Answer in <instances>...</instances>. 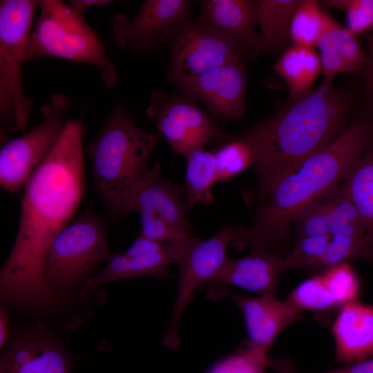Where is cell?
<instances>
[{
  "label": "cell",
  "instance_id": "obj_1",
  "mask_svg": "<svg viewBox=\"0 0 373 373\" xmlns=\"http://www.w3.org/2000/svg\"><path fill=\"white\" fill-rule=\"evenodd\" d=\"M82 117L68 120L50 153L24 187L19 228L0 272L1 299L46 308L64 294L46 283L44 264L56 236L69 224L86 191Z\"/></svg>",
  "mask_w": 373,
  "mask_h": 373
},
{
  "label": "cell",
  "instance_id": "obj_2",
  "mask_svg": "<svg viewBox=\"0 0 373 373\" xmlns=\"http://www.w3.org/2000/svg\"><path fill=\"white\" fill-rule=\"evenodd\" d=\"M373 142V118L354 119L331 144L271 184L260 187L254 224L237 228V250L265 249L283 254L289 227L309 207L336 189Z\"/></svg>",
  "mask_w": 373,
  "mask_h": 373
},
{
  "label": "cell",
  "instance_id": "obj_3",
  "mask_svg": "<svg viewBox=\"0 0 373 373\" xmlns=\"http://www.w3.org/2000/svg\"><path fill=\"white\" fill-rule=\"evenodd\" d=\"M324 79L289 101L242 137L249 144L258 187L267 186L324 149L343 131L352 104L350 93Z\"/></svg>",
  "mask_w": 373,
  "mask_h": 373
},
{
  "label": "cell",
  "instance_id": "obj_4",
  "mask_svg": "<svg viewBox=\"0 0 373 373\" xmlns=\"http://www.w3.org/2000/svg\"><path fill=\"white\" fill-rule=\"evenodd\" d=\"M159 141L157 133L139 128L120 104L114 105L88 153L96 186L116 213H126L131 195L147 175L150 155Z\"/></svg>",
  "mask_w": 373,
  "mask_h": 373
},
{
  "label": "cell",
  "instance_id": "obj_5",
  "mask_svg": "<svg viewBox=\"0 0 373 373\" xmlns=\"http://www.w3.org/2000/svg\"><path fill=\"white\" fill-rule=\"evenodd\" d=\"M39 15L27 46L25 63L57 57L99 69L108 88L119 80L105 46L84 15L60 0L39 1Z\"/></svg>",
  "mask_w": 373,
  "mask_h": 373
},
{
  "label": "cell",
  "instance_id": "obj_6",
  "mask_svg": "<svg viewBox=\"0 0 373 373\" xmlns=\"http://www.w3.org/2000/svg\"><path fill=\"white\" fill-rule=\"evenodd\" d=\"M39 1H0V115L15 130L24 131L32 101L24 93L22 65Z\"/></svg>",
  "mask_w": 373,
  "mask_h": 373
},
{
  "label": "cell",
  "instance_id": "obj_7",
  "mask_svg": "<svg viewBox=\"0 0 373 373\" xmlns=\"http://www.w3.org/2000/svg\"><path fill=\"white\" fill-rule=\"evenodd\" d=\"M112 256L101 220L93 213H85L52 241L45 258L44 277L50 287L63 294Z\"/></svg>",
  "mask_w": 373,
  "mask_h": 373
},
{
  "label": "cell",
  "instance_id": "obj_8",
  "mask_svg": "<svg viewBox=\"0 0 373 373\" xmlns=\"http://www.w3.org/2000/svg\"><path fill=\"white\" fill-rule=\"evenodd\" d=\"M68 96L55 93L41 108V122L21 136L7 141L0 150V184L15 193L24 188L48 157L68 120Z\"/></svg>",
  "mask_w": 373,
  "mask_h": 373
},
{
  "label": "cell",
  "instance_id": "obj_9",
  "mask_svg": "<svg viewBox=\"0 0 373 373\" xmlns=\"http://www.w3.org/2000/svg\"><path fill=\"white\" fill-rule=\"evenodd\" d=\"M168 81L203 74L229 62L244 61V47L215 28L189 19L180 23L168 40Z\"/></svg>",
  "mask_w": 373,
  "mask_h": 373
},
{
  "label": "cell",
  "instance_id": "obj_10",
  "mask_svg": "<svg viewBox=\"0 0 373 373\" xmlns=\"http://www.w3.org/2000/svg\"><path fill=\"white\" fill-rule=\"evenodd\" d=\"M237 228L222 227L208 240L200 238L191 246L180 266L176 299L162 344L175 350L180 344L178 326L182 314L195 291L207 284L229 259L227 248L236 236Z\"/></svg>",
  "mask_w": 373,
  "mask_h": 373
},
{
  "label": "cell",
  "instance_id": "obj_11",
  "mask_svg": "<svg viewBox=\"0 0 373 373\" xmlns=\"http://www.w3.org/2000/svg\"><path fill=\"white\" fill-rule=\"evenodd\" d=\"M146 115L173 151L184 157L211 140L227 137L200 107L160 90L152 93Z\"/></svg>",
  "mask_w": 373,
  "mask_h": 373
},
{
  "label": "cell",
  "instance_id": "obj_12",
  "mask_svg": "<svg viewBox=\"0 0 373 373\" xmlns=\"http://www.w3.org/2000/svg\"><path fill=\"white\" fill-rule=\"evenodd\" d=\"M192 2L187 0H147L128 19L117 14L111 19L113 39L118 46L148 54L168 42L173 30L188 19Z\"/></svg>",
  "mask_w": 373,
  "mask_h": 373
},
{
  "label": "cell",
  "instance_id": "obj_13",
  "mask_svg": "<svg viewBox=\"0 0 373 373\" xmlns=\"http://www.w3.org/2000/svg\"><path fill=\"white\" fill-rule=\"evenodd\" d=\"M174 84L186 95L202 102L222 120L240 119L245 113L247 76L244 61L229 62Z\"/></svg>",
  "mask_w": 373,
  "mask_h": 373
},
{
  "label": "cell",
  "instance_id": "obj_14",
  "mask_svg": "<svg viewBox=\"0 0 373 373\" xmlns=\"http://www.w3.org/2000/svg\"><path fill=\"white\" fill-rule=\"evenodd\" d=\"M180 254L173 248L140 235L124 253L111 256L108 265L88 278L80 291L84 296L99 285L111 281L138 277L170 276L169 267L178 265Z\"/></svg>",
  "mask_w": 373,
  "mask_h": 373
},
{
  "label": "cell",
  "instance_id": "obj_15",
  "mask_svg": "<svg viewBox=\"0 0 373 373\" xmlns=\"http://www.w3.org/2000/svg\"><path fill=\"white\" fill-rule=\"evenodd\" d=\"M224 296L233 300L242 315L249 337L247 343L265 356H269L279 334L303 312L288 298L282 300L277 296H245L227 288L219 298Z\"/></svg>",
  "mask_w": 373,
  "mask_h": 373
},
{
  "label": "cell",
  "instance_id": "obj_16",
  "mask_svg": "<svg viewBox=\"0 0 373 373\" xmlns=\"http://www.w3.org/2000/svg\"><path fill=\"white\" fill-rule=\"evenodd\" d=\"M283 254L265 249L251 250L240 259H229L207 284V296L219 299L222 291L235 286L258 296H276L279 278L286 270Z\"/></svg>",
  "mask_w": 373,
  "mask_h": 373
},
{
  "label": "cell",
  "instance_id": "obj_17",
  "mask_svg": "<svg viewBox=\"0 0 373 373\" xmlns=\"http://www.w3.org/2000/svg\"><path fill=\"white\" fill-rule=\"evenodd\" d=\"M185 186L164 180L159 164L149 169L145 178L133 189L126 213L137 212L142 220H163L190 232L192 224L186 214L182 195Z\"/></svg>",
  "mask_w": 373,
  "mask_h": 373
},
{
  "label": "cell",
  "instance_id": "obj_18",
  "mask_svg": "<svg viewBox=\"0 0 373 373\" xmlns=\"http://www.w3.org/2000/svg\"><path fill=\"white\" fill-rule=\"evenodd\" d=\"M72 359L61 345L41 332L13 336L3 352L0 373H71Z\"/></svg>",
  "mask_w": 373,
  "mask_h": 373
},
{
  "label": "cell",
  "instance_id": "obj_19",
  "mask_svg": "<svg viewBox=\"0 0 373 373\" xmlns=\"http://www.w3.org/2000/svg\"><path fill=\"white\" fill-rule=\"evenodd\" d=\"M196 21L234 39L244 47L248 55L263 52L260 35L256 30L254 1H202Z\"/></svg>",
  "mask_w": 373,
  "mask_h": 373
},
{
  "label": "cell",
  "instance_id": "obj_20",
  "mask_svg": "<svg viewBox=\"0 0 373 373\" xmlns=\"http://www.w3.org/2000/svg\"><path fill=\"white\" fill-rule=\"evenodd\" d=\"M332 333L336 362L345 365L373 357V305L356 300L343 305Z\"/></svg>",
  "mask_w": 373,
  "mask_h": 373
},
{
  "label": "cell",
  "instance_id": "obj_21",
  "mask_svg": "<svg viewBox=\"0 0 373 373\" xmlns=\"http://www.w3.org/2000/svg\"><path fill=\"white\" fill-rule=\"evenodd\" d=\"M274 71L285 82L289 99L303 97L322 73L319 54L314 48L291 44L280 55Z\"/></svg>",
  "mask_w": 373,
  "mask_h": 373
},
{
  "label": "cell",
  "instance_id": "obj_22",
  "mask_svg": "<svg viewBox=\"0 0 373 373\" xmlns=\"http://www.w3.org/2000/svg\"><path fill=\"white\" fill-rule=\"evenodd\" d=\"M300 2V0L254 1L263 52L282 54L290 46V26Z\"/></svg>",
  "mask_w": 373,
  "mask_h": 373
},
{
  "label": "cell",
  "instance_id": "obj_23",
  "mask_svg": "<svg viewBox=\"0 0 373 373\" xmlns=\"http://www.w3.org/2000/svg\"><path fill=\"white\" fill-rule=\"evenodd\" d=\"M341 189L355 207L373 240V142L351 167Z\"/></svg>",
  "mask_w": 373,
  "mask_h": 373
},
{
  "label": "cell",
  "instance_id": "obj_24",
  "mask_svg": "<svg viewBox=\"0 0 373 373\" xmlns=\"http://www.w3.org/2000/svg\"><path fill=\"white\" fill-rule=\"evenodd\" d=\"M185 157L186 207L189 209L199 204L207 205L213 198L211 187L216 182L215 151L199 149Z\"/></svg>",
  "mask_w": 373,
  "mask_h": 373
},
{
  "label": "cell",
  "instance_id": "obj_25",
  "mask_svg": "<svg viewBox=\"0 0 373 373\" xmlns=\"http://www.w3.org/2000/svg\"><path fill=\"white\" fill-rule=\"evenodd\" d=\"M337 21L316 0H300L289 31L291 44L316 48L320 39Z\"/></svg>",
  "mask_w": 373,
  "mask_h": 373
},
{
  "label": "cell",
  "instance_id": "obj_26",
  "mask_svg": "<svg viewBox=\"0 0 373 373\" xmlns=\"http://www.w3.org/2000/svg\"><path fill=\"white\" fill-rule=\"evenodd\" d=\"M288 299L301 310L311 311L318 314L339 309L321 273L299 283L291 291Z\"/></svg>",
  "mask_w": 373,
  "mask_h": 373
},
{
  "label": "cell",
  "instance_id": "obj_27",
  "mask_svg": "<svg viewBox=\"0 0 373 373\" xmlns=\"http://www.w3.org/2000/svg\"><path fill=\"white\" fill-rule=\"evenodd\" d=\"M214 151L216 182L229 181L254 163L253 151L242 137L230 140Z\"/></svg>",
  "mask_w": 373,
  "mask_h": 373
},
{
  "label": "cell",
  "instance_id": "obj_28",
  "mask_svg": "<svg viewBox=\"0 0 373 373\" xmlns=\"http://www.w3.org/2000/svg\"><path fill=\"white\" fill-rule=\"evenodd\" d=\"M330 236H370L355 207L341 188L332 195Z\"/></svg>",
  "mask_w": 373,
  "mask_h": 373
},
{
  "label": "cell",
  "instance_id": "obj_29",
  "mask_svg": "<svg viewBox=\"0 0 373 373\" xmlns=\"http://www.w3.org/2000/svg\"><path fill=\"white\" fill-rule=\"evenodd\" d=\"M321 274L339 309L347 303L358 300L361 289V282L350 262L332 267Z\"/></svg>",
  "mask_w": 373,
  "mask_h": 373
},
{
  "label": "cell",
  "instance_id": "obj_30",
  "mask_svg": "<svg viewBox=\"0 0 373 373\" xmlns=\"http://www.w3.org/2000/svg\"><path fill=\"white\" fill-rule=\"evenodd\" d=\"M329 240V236L297 238L291 251L285 256L286 270L290 268L318 270Z\"/></svg>",
  "mask_w": 373,
  "mask_h": 373
},
{
  "label": "cell",
  "instance_id": "obj_31",
  "mask_svg": "<svg viewBox=\"0 0 373 373\" xmlns=\"http://www.w3.org/2000/svg\"><path fill=\"white\" fill-rule=\"evenodd\" d=\"M268 356L244 343L237 353L219 360L206 373H265Z\"/></svg>",
  "mask_w": 373,
  "mask_h": 373
},
{
  "label": "cell",
  "instance_id": "obj_32",
  "mask_svg": "<svg viewBox=\"0 0 373 373\" xmlns=\"http://www.w3.org/2000/svg\"><path fill=\"white\" fill-rule=\"evenodd\" d=\"M334 191L315 202L296 220L297 238L330 236L332 195Z\"/></svg>",
  "mask_w": 373,
  "mask_h": 373
},
{
  "label": "cell",
  "instance_id": "obj_33",
  "mask_svg": "<svg viewBox=\"0 0 373 373\" xmlns=\"http://www.w3.org/2000/svg\"><path fill=\"white\" fill-rule=\"evenodd\" d=\"M330 44L350 68V72L362 70L365 65L367 55L363 51L358 37L346 27L336 22L325 35Z\"/></svg>",
  "mask_w": 373,
  "mask_h": 373
},
{
  "label": "cell",
  "instance_id": "obj_34",
  "mask_svg": "<svg viewBox=\"0 0 373 373\" xmlns=\"http://www.w3.org/2000/svg\"><path fill=\"white\" fill-rule=\"evenodd\" d=\"M329 8L343 11L346 28L356 37L373 30V0H327Z\"/></svg>",
  "mask_w": 373,
  "mask_h": 373
},
{
  "label": "cell",
  "instance_id": "obj_35",
  "mask_svg": "<svg viewBox=\"0 0 373 373\" xmlns=\"http://www.w3.org/2000/svg\"><path fill=\"white\" fill-rule=\"evenodd\" d=\"M322 73L324 79L333 81L334 78L342 73L350 72L344 60L330 44L324 35L318 42Z\"/></svg>",
  "mask_w": 373,
  "mask_h": 373
},
{
  "label": "cell",
  "instance_id": "obj_36",
  "mask_svg": "<svg viewBox=\"0 0 373 373\" xmlns=\"http://www.w3.org/2000/svg\"><path fill=\"white\" fill-rule=\"evenodd\" d=\"M368 53L363 67V81L367 93L373 100V30L368 34Z\"/></svg>",
  "mask_w": 373,
  "mask_h": 373
},
{
  "label": "cell",
  "instance_id": "obj_37",
  "mask_svg": "<svg viewBox=\"0 0 373 373\" xmlns=\"http://www.w3.org/2000/svg\"><path fill=\"white\" fill-rule=\"evenodd\" d=\"M323 373H373V357Z\"/></svg>",
  "mask_w": 373,
  "mask_h": 373
},
{
  "label": "cell",
  "instance_id": "obj_38",
  "mask_svg": "<svg viewBox=\"0 0 373 373\" xmlns=\"http://www.w3.org/2000/svg\"><path fill=\"white\" fill-rule=\"evenodd\" d=\"M112 2L109 0H72L68 4L77 12L84 15L85 10L88 8L104 6Z\"/></svg>",
  "mask_w": 373,
  "mask_h": 373
},
{
  "label": "cell",
  "instance_id": "obj_39",
  "mask_svg": "<svg viewBox=\"0 0 373 373\" xmlns=\"http://www.w3.org/2000/svg\"><path fill=\"white\" fill-rule=\"evenodd\" d=\"M10 323L8 313L5 307H1L0 309V347L1 348L6 343L10 337Z\"/></svg>",
  "mask_w": 373,
  "mask_h": 373
}]
</instances>
